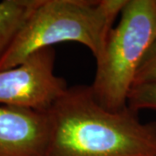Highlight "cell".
I'll return each instance as SVG.
<instances>
[{
    "mask_svg": "<svg viewBox=\"0 0 156 156\" xmlns=\"http://www.w3.org/2000/svg\"><path fill=\"white\" fill-rule=\"evenodd\" d=\"M48 115L46 156H156V122H143L128 106L103 108L90 85L69 87Z\"/></svg>",
    "mask_w": 156,
    "mask_h": 156,
    "instance_id": "obj_1",
    "label": "cell"
},
{
    "mask_svg": "<svg viewBox=\"0 0 156 156\" xmlns=\"http://www.w3.org/2000/svg\"><path fill=\"white\" fill-rule=\"evenodd\" d=\"M127 0H41L10 49L0 71L17 66L37 50L63 42L88 48L95 59Z\"/></svg>",
    "mask_w": 156,
    "mask_h": 156,
    "instance_id": "obj_2",
    "label": "cell"
},
{
    "mask_svg": "<svg viewBox=\"0 0 156 156\" xmlns=\"http://www.w3.org/2000/svg\"><path fill=\"white\" fill-rule=\"evenodd\" d=\"M156 41V0H127L96 62L90 84L96 101L117 111L128 106L129 92L146 53Z\"/></svg>",
    "mask_w": 156,
    "mask_h": 156,
    "instance_id": "obj_3",
    "label": "cell"
},
{
    "mask_svg": "<svg viewBox=\"0 0 156 156\" xmlns=\"http://www.w3.org/2000/svg\"><path fill=\"white\" fill-rule=\"evenodd\" d=\"M56 50L46 47L28 56L17 66L0 71V105L47 112L69 89L55 74Z\"/></svg>",
    "mask_w": 156,
    "mask_h": 156,
    "instance_id": "obj_4",
    "label": "cell"
},
{
    "mask_svg": "<svg viewBox=\"0 0 156 156\" xmlns=\"http://www.w3.org/2000/svg\"><path fill=\"white\" fill-rule=\"evenodd\" d=\"M50 138L48 112L0 105V156H46Z\"/></svg>",
    "mask_w": 156,
    "mask_h": 156,
    "instance_id": "obj_5",
    "label": "cell"
},
{
    "mask_svg": "<svg viewBox=\"0 0 156 156\" xmlns=\"http://www.w3.org/2000/svg\"><path fill=\"white\" fill-rule=\"evenodd\" d=\"M40 3L41 0H4L0 2V60Z\"/></svg>",
    "mask_w": 156,
    "mask_h": 156,
    "instance_id": "obj_6",
    "label": "cell"
},
{
    "mask_svg": "<svg viewBox=\"0 0 156 156\" xmlns=\"http://www.w3.org/2000/svg\"><path fill=\"white\" fill-rule=\"evenodd\" d=\"M128 107L137 113L143 109L156 110V83L134 85L128 95Z\"/></svg>",
    "mask_w": 156,
    "mask_h": 156,
    "instance_id": "obj_7",
    "label": "cell"
},
{
    "mask_svg": "<svg viewBox=\"0 0 156 156\" xmlns=\"http://www.w3.org/2000/svg\"><path fill=\"white\" fill-rule=\"evenodd\" d=\"M142 83H156V41L146 53L134 78V85Z\"/></svg>",
    "mask_w": 156,
    "mask_h": 156,
    "instance_id": "obj_8",
    "label": "cell"
}]
</instances>
